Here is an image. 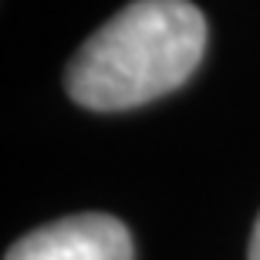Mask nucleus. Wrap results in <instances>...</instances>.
<instances>
[{
  "mask_svg": "<svg viewBox=\"0 0 260 260\" xmlns=\"http://www.w3.org/2000/svg\"><path fill=\"white\" fill-rule=\"evenodd\" d=\"M203 48L206 20L189 0H135L81 44L64 81L85 108H135L186 85Z\"/></svg>",
  "mask_w": 260,
  "mask_h": 260,
  "instance_id": "obj_1",
  "label": "nucleus"
},
{
  "mask_svg": "<svg viewBox=\"0 0 260 260\" xmlns=\"http://www.w3.org/2000/svg\"><path fill=\"white\" fill-rule=\"evenodd\" d=\"M4 260H132V237L115 216L81 213L20 237Z\"/></svg>",
  "mask_w": 260,
  "mask_h": 260,
  "instance_id": "obj_2",
  "label": "nucleus"
},
{
  "mask_svg": "<svg viewBox=\"0 0 260 260\" xmlns=\"http://www.w3.org/2000/svg\"><path fill=\"white\" fill-rule=\"evenodd\" d=\"M250 260H260V216H257L253 233H250Z\"/></svg>",
  "mask_w": 260,
  "mask_h": 260,
  "instance_id": "obj_3",
  "label": "nucleus"
}]
</instances>
